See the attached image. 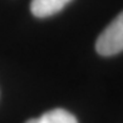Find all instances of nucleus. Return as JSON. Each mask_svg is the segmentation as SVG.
<instances>
[{"instance_id": "obj_3", "label": "nucleus", "mask_w": 123, "mask_h": 123, "mask_svg": "<svg viewBox=\"0 0 123 123\" xmlns=\"http://www.w3.org/2000/svg\"><path fill=\"white\" fill-rule=\"evenodd\" d=\"M25 123H78V121L68 111L62 108H55L45 112L38 118L29 119Z\"/></svg>"}, {"instance_id": "obj_2", "label": "nucleus", "mask_w": 123, "mask_h": 123, "mask_svg": "<svg viewBox=\"0 0 123 123\" xmlns=\"http://www.w3.org/2000/svg\"><path fill=\"white\" fill-rule=\"evenodd\" d=\"M72 0H31L30 10L37 18H47L54 15Z\"/></svg>"}, {"instance_id": "obj_1", "label": "nucleus", "mask_w": 123, "mask_h": 123, "mask_svg": "<svg viewBox=\"0 0 123 123\" xmlns=\"http://www.w3.org/2000/svg\"><path fill=\"white\" fill-rule=\"evenodd\" d=\"M96 49L100 55L105 57L118 54L123 50V12L99 34L96 42Z\"/></svg>"}]
</instances>
